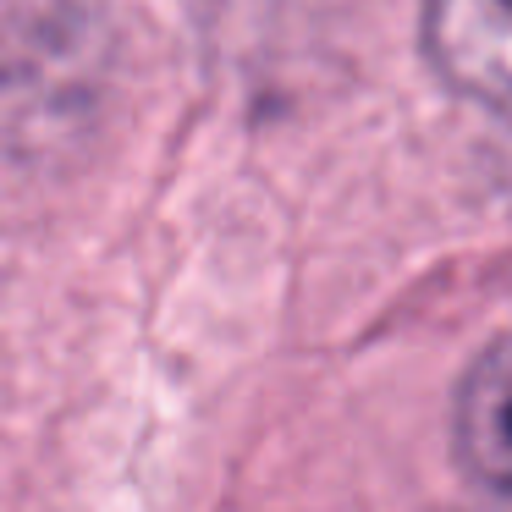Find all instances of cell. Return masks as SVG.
<instances>
[{"label": "cell", "mask_w": 512, "mask_h": 512, "mask_svg": "<svg viewBox=\"0 0 512 512\" xmlns=\"http://www.w3.org/2000/svg\"><path fill=\"white\" fill-rule=\"evenodd\" d=\"M424 45L463 100L512 116V0H424Z\"/></svg>", "instance_id": "6da1fadb"}, {"label": "cell", "mask_w": 512, "mask_h": 512, "mask_svg": "<svg viewBox=\"0 0 512 512\" xmlns=\"http://www.w3.org/2000/svg\"><path fill=\"white\" fill-rule=\"evenodd\" d=\"M457 452L474 479L512 496V336L468 364L457 391Z\"/></svg>", "instance_id": "7a4b0ae2"}]
</instances>
